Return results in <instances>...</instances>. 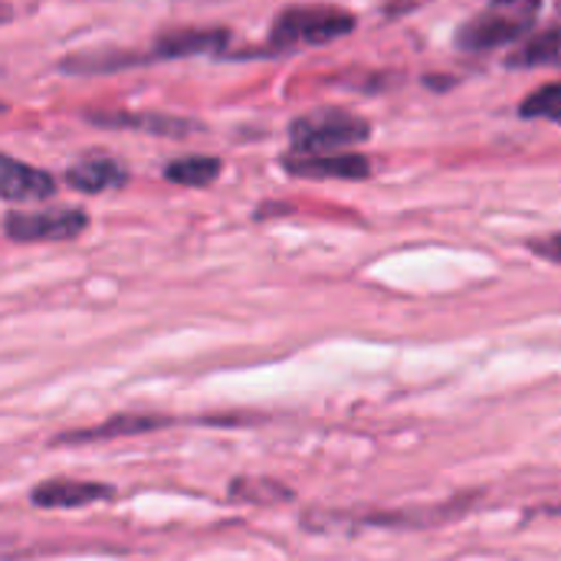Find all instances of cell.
Masks as SVG:
<instances>
[{
    "label": "cell",
    "instance_id": "8992f818",
    "mask_svg": "<svg viewBox=\"0 0 561 561\" xmlns=\"http://www.w3.org/2000/svg\"><path fill=\"white\" fill-rule=\"evenodd\" d=\"M56 181L53 174L30 168L10 154H0V197L13 204H30V201H46L53 197Z\"/></svg>",
    "mask_w": 561,
    "mask_h": 561
},
{
    "label": "cell",
    "instance_id": "9c48e42d",
    "mask_svg": "<svg viewBox=\"0 0 561 561\" xmlns=\"http://www.w3.org/2000/svg\"><path fill=\"white\" fill-rule=\"evenodd\" d=\"M168 424H171V417H161V414H118V417H112L105 424L82 427V431H72V434H59L56 444H95V440H112V437L151 434V431H161Z\"/></svg>",
    "mask_w": 561,
    "mask_h": 561
},
{
    "label": "cell",
    "instance_id": "2e32d148",
    "mask_svg": "<svg viewBox=\"0 0 561 561\" xmlns=\"http://www.w3.org/2000/svg\"><path fill=\"white\" fill-rule=\"evenodd\" d=\"M533 250H539V253H546V260H552V263H559L561 253H559V233H552L546 243H533Z\"/></svg>",
    "mask_w": 561,
    "mask_h": 561
},
{
    "label": "cell",
    "instance_id": "4fadbf2b",
    "mask_svg": "<svg viewBox=\"0 0 561 561\" xmlns=\"http://www.w3.org/2000/svg\"><path fill=\"white\" fill-rule=\"evenodd\" d=\"M230 496H233V500H243V503H253V506H276V503H289V500H293V490L283 486L279 480L240 477V480H233Z\"/></svg>",
    "mask_w": 561,
    "mask_h": 561
},
{
    "label": "cell",
    "instance_id": "5bb4252c",
    "mask_svg": "<svg viewBox=\"0 0 561 561\" xmlns=\"http://www.w3.org/2000/svg\"><path fill=\"white\" fill-rule=\"evenodd\" d=\"M559 49V26L552 23L542 33H536V39H529L519 53H513L510 66H556Z\"/></svg>",
    "mask_w": 561,
    "mask_h": 561
},
{
    "label": "cell",
    "instance_id": "52a82bcc",
    "mask_svg": "<svg viewBox=\"0 0 561 561\" xmlns=\"http://www.w3.org/2000/svg\"><path fill=\"white\" fill-rule=\"evenodd\" d=\"M66 184L82 191V194H102V191H112V187H125L128 181V171L122 161H115L112 154L105 151H92L85 158H79L66 174Z\"/></svg>",
    "mask_w": 561,
    "mask_h": 561
},
{
    "label": "cell",
    "instance_id": "7c38bea8",
    "mask_svg": "<svg viewBox=\"0 0 561 561\" xmlns=\"http://www.w3.org/2000/svg\"><path fill=\"white\" fill-rule=\"evenodd\" d=\"M220 171H224L220 158H210V154H187V158L168 161L164 178L174 181V184H184V187H207Z\"/></svg>",
    "mask_w": 561,
    "mask_h": 561
},
{
    "label": "cell",
    "instance_id": "3957f363",
    "mask_svg": "<svg viewBox=\"0 0 561 561\" xmlns=\"http://www.w3.org/2000/svg\"><path fill=\"white\" fill-rule=\"evenodd\" d=\"M355 13L342 10V7H289L270 30V43L276 49H293V46H319V43H332L345 33L355 30Z\"/></svg>",
    "mask_w": 561,
    "mask_h": 561
},
{
    "label": "cell",
    "instance_id": "7a4b0ae2",
    "mask_svg": "<svg viewBox=\"0 0 561 561\" xmlns=\"http://www.w3.org/2000/svg\"><path fill=\"white\" fill-rule=\"evenodd\" d=\"M371 125L345 108H316L289 125L296 154H335L352 145L368 141Z\"/></svg>",
    "mask_w": 561,
    "mask_h": 561
},
{
    "label": "cell",
    "instance_id": "5b68a950",
    "mask_svg": "<svg viewBox=\"0 0 561 561\" xmlns=\"http://www.w3.org/2000/svg\"><path fill=\"white\" fill-rule=\"evenodd\" d=\"M283 168L296 178H339V181H365L371 174V164L365 154H296L289 151V158L283 161Z\"/></svg>",
    "mask_w": 561,
    "mask_h": 561
},
{
    "label": "cell",
    "instance_id": "9a60e30c",
    "mask_svg": "<svg viewBox=\"0 0 561 561\" xmlns=\"http://www.w3.org/2000/svg\"><path fill=\"white\" fill-rule=\"evenodd\" d=\"M523 118H546V122H561V89L559 82L542 85L523 102Z\"/></svg>",
    "mask_w": 561,
    "mask_h": 561
},
{
    "label": "cell",
    "instance_id": "30bf717a",
    "mask_svg": "<svg viewBox=\"0 0 561 561\" xmlns=\"http://www.w3.org/2000/svg\"><path fill=\"white\" fill-rule=\"evenodd\" d=\"M230 33L227 30H171L164 36H158L154 53L158 59H181V56H201V53H217L220 46H227Z\"/></svg>",
    "mask_w": 561,
    "mask_h": 561
},
{
    "label": "cell",
    "instance_id": "ba28073f",
    "mask_svg": "<svg viewBox=\"0 0 561 561\" xmlns=\"http://www.w3.org/2000/svg\"><path fill=\"white\" fill-rule=\"evenodd\" d=\"M115 490L105 483H82V480H46L30 493V503L39 510H76L89 503L112 500Z\"/></svg>",
    "mask_w": 561,
    "mask_h": 561
},
{
    "label": "cell",
    "instance_id": "6da1fadb",
    "mask_svg": "<svg viewBox=\"0 0 561 561\" xmlns=\"http://www.w3.org/2000/svg\"><path fill=\"white\" fill-rule=\"evenodd\" d=\"M542 0H493L486 10L470 16L457 33V46L463 53H486L506 43H516L536 26Z\"/></svg>",
    "mask_w": 561,
    "mask_h": 561
},
{
    "label": "cell",
    "instance_id": "e0dca14e",
    "mask_svg": "<svg viewBox=\"0 0 561 561\" xmlns=\"http://www.w3.org/2000/svg\"><path fill=\"white\" fill-rule=\"evenodd\" d=\"M0 112H3V102H0Z\"/></svg>",
    "mask_w": 561,
    "mask_h": 561
},
{
    "label": "cell",
    "instance_id": "8fae6325",
    "mask_svg": "<svg viewBox=\"0 0 561 561\" xmlns=\"http://www.w3.org/2000/svg\"><path fill=\"white\" fill-rule=\"evenodd\" d=\"M92 122L122 125V128L151 131V135H171V138H184V135H191V131H201L197 122L174 118V115H92Z\"/></svg>",
    "mask_w": 561,
    "mask_h": 561
},
{
    "label": "cell",
    "instance_id": "277c9868",
    "mask_svg": "<svg viewBox=\"0 0 561 561\" xmlns=\"http://www.w3.org/2000/svg\"><path fill=\"white\" fill-rule=\"evenodd\" d=\"M89 227V217L76 207L53 210H13L3 217V233L16 243H49V240H76Z\"/></svg>",
    "mask_w": 561,
    "mask_h": 561
}]
</instances>
